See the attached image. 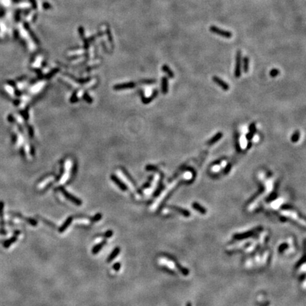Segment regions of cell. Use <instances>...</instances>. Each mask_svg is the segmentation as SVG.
<instances>
[{
  "instance_id": "9c48e42d",
  "label": "cell",
  "mask_w": 306,
  "mask_h": 306,
  "mask_svg": "<svg viewBox=\"0 0 306 306\" xmlns=\"http://www.w3.org/2000/svg\"><path fill=\"white\" fill-rule=\"evenodd\" d=\"M168 208H169L170 211H177V213H180V214H181L182 215H184L185 217H188V216H190V213H189L188 211H186V210H185V209L184 208H179V207L177 206H169Z\"/></svg>"
},
{
  "instance_id": "ba28073f",
  "label": "cell",
  "mask_w": 306,
  "mask_h": 306,
  "mask_svg": "<svg viewBox=\"0 0 306 306\" xmlns=\"http://www.w3.org/2000/svg\"><path fill=\"white\" fill-rule=\"evenodd\" d=\"M62 193H63L64 196H65L67 199H69L70 201H72V203H75L76 205H77V206H81L82 205V201H80L79 199H78L77 198L75 197L74 196L71 195L70 193H69L68 192H67L65 190H62Z\"/></svg>"
},
{
  "instance_id": "7c38bea8",
  "label": "cell",
  "mask_w": 306,
  "mask_h": 306,
  "mask_svg": "<svg viewBox=\"0 0 306 306\" xmlns=\"http://www.w3.org/2000/svg\"><path fill=\"white\" fill-rule=\"evenodd\" d=\"M72 221V217H69V218L65 220V222H64L63 225L60 227L59 229L60 232H62L65 231V230L68 227L70 226V225L71 224Z\"/></svg>"
},
{
  "instance_id": "e0dca14e",
  "label": "cell",
  "mask_w": 306,
  "mask_h": 306,
  "mask_svg": "<svg viewBox=\"0 0 306 306\" xmlns=\"http://www.w3.org/2000/svg\"><path fill=\"white\" fill-rule=\"evenodd\" d=\"M106 243V242H101L99 243V244H98V245H95L94 247H93V249H92V253H93L94 254H97L98 252H99L100 250L101 249V248L103 247H104V244Z\"/></svg>"
},
{
  "instance_id": "9a60e30c",
  "label": "cell",
  "mask_w": 306,
  "mask_h": 306,
  "mask_svg": "<svg viewBox=\"0 0 306 306\" xmlns=\"http://www.w3.org/2000/svg\"><path fill=\"white\" fill-rule=\"evenodd\" d=\"M24 27H25V28L26 29V31H27L29 33L30 36H31V37L33 39V41H35V42L38 43V39H37L36 36H35V34H34L31 31V28H30L29 24H28V23H24Z\"/></svg>"
},
{
  "instance_id": "3957f363",
  "label": "cell",
  "mask_w": 306,
  "mask_h": 306,
  "mask_svg": "<svg viewBox=\"0 0 306 306\" xmlns=\"http://www.w3.org/2000/svg\"><path fill=\"white\" fill-rule=\"evenodd\" d=\"M209 30L213 33L216 34L218 36H220L223 37V38H230L232 36V33L231 32L220 29V28H219L217 26H211V27L209 28Z\"/></svg>"
},
{
  "instance_id": "8992f818",
  "label": "cell",
  "mask_w": 306,
  "mask_h": 306,
  "mask_svg": "<svg viewBox=\"0 0 306 306\" xmlns=\"http://www.w3.org/2000/svg\"><path fill=\"white\" fill-rule=\"evenodd\" d=\"M213 81L215 82V83H216V84H218V86H220L223 90L227 91L229 89V85H228V84L226 83L225 82H224L222 79H221L220 78L217 77V76H214V77H213Z\"/></svg>"
},
{
  "instance_id": "74e56055",
  "label": "cell",
  "mask_w": 306,
  "mask_h": 306,
  "mask_svg": "<svg viewBox=\"0 0 306 306\" xmlns=\"http://www.w3.org/2000/svg\"><path fill=\"white\" fill-rule=\"evenodd\" d=\"M186 306H191V303H187Z\"/></svg>"
},
{
  "instance_id": "f1b7e54d",
  "label": "cell",
  "mask_w": 306,
  "mask_h": 306,
  "mask_svg": "<svg viewBox=\"0 0 306 306\" xmlns=\"http://www.w3.org/2000/svg\"><path fill=\"white\" fill-rule=\"evenodd\" d=\"M231 167H232V164L230 163H229L226 166V167L224 169V173L225 174H227V173L229 172L230 170V169H231Z\"/></svg>"
},
{
  "instance_id": "52a82bcc",
  "label": "cell",
  "mask_w": 306,
  "mask_h": 306,
  "mask_svg": "<svg viewBox=\"0 0 306 306\" xmlns=\"http://www.w3.org/2000/svg\"><path fill=\"white\" fill-rule=\"evenodd\" d=\"M259 230H251V231L247 232L243 234H237L234 235V238L237 239V240H244V239H248L249 237H251L254 235L256 231H259Z\"/></svg>"
},
{
  "instance_id": "277c9868",
  "label": "cell",
  "mask_w": 306,
  "mask_h": 306,
  "mask_svg": "<svg viewBox=\"0 0 306 306\" xmlns=\"http://www.w3.org/2000/svg\"><path fill=\"white\" fill-rule=\"evenodd\" d=\"M252 242L251 240H242L240 241L239 242L235 243L232 245H230L227 247V251H230V252H234L235 250H238V249L242 248L246 245H249V243Z\"/></svg>"
},
{
  "instance_id": "ffe728a7",
  "label": "cell",
  "mask_w": 306,
  "mask_h": 306,
  "mask_svg": "<svg viewBox=\"0 0 306 306\" xmlns=\"http://www.w3.org/2000/svg\"><path fill=\"white\" fill-rule=\"evenodd\" d=\"M300 139V132L299 130H296L294 132L291 137V141L293 143H297Z\"/></svg>"
},
{
  "instance_id": "484cf974",
  "label": "cell",
  "mask_w": 306,
  "mask_h": 306,
  "mask_svg": "<svg viewBox=\"0 0 306 306\" xmlns=\"http://www.w3.org/2000/svg\"><path fill=\"white\" fill-rule=\"evenodd\" d=\"M52 179H53L52 177H49V178H48V179H47V180H46V181H45H45H43V182H42V183H41V184L39 185V186H40L41 188H43V186H45V184H48V182H50V180H52Z\"/></svg>"
},
{
  "instance_id": "f546056e",
  "label": "cell",
  "mask_w": 306,
  "mask_h": 306,
  "mask_svg": "<svg viewBox=\"0 0 306 306\" xmlns=\"http://www.w3.org/2000/svg\"><path fill=\"white\" fill-rule=\"evenodd\" d=\"M113 269L115 270V271H119L120 269V263H116L113 266Z\"/></svg>"
},
{
  "instance_id": "83f0119b",
  "label": "cell",
  "mask_w": 306,
  "mask_h": 306,
  "mask_svg": "<svg viewBox=\"0 0 306 306\" xmlns=\"http://www.w3.org/2000/svg\"><path fill=\"white\" fill-rule=\"evenodd\" d=\"M77 222H80V223H84V224H89V222H90V221L89 220H87V219H81V218H79L78 220H77Z\"/></svg>"
},
{
  "instance_id": "5b68a950",
  "label": "cell",
  "mask_w": 306,
  "mask_h": 306,
  "mask_svg": "<svg viewBox=\"0 0 306 306\" xmlns=\"http://www.w3.org/2000/svg\"><path fill=\"white\" fill-rule=\"evenodd\" d=\"M241 75V52L238 50L236 55V64L235 70V76L237 78L240 77Z\"/></svg>"
},
{
  "instance_id": "4fadbf2b",
  "label": "cell",
  "mask_w": 306,
  "mask_h": 306,
  "mask_svg": "<svg viewBox=\"0 0 306 306\" xmlns=\"http://www.w3.org/2000/svg\"><path fill=\"white\" fill-rule=\"evenodd\" d=\"M120 250L119 247H116V248H115V249H113V252H111V254L109 255V258L107 259V261H108V262H111V261L113 260V259L117 256V255L120 253Z\"/></svg>"
},
{
  "instance_id": "d4e9b609",
  "label": "cell",
  "mask_w": 306,
  "mask_h": 306,
  "mask_svg": "<svg viewBox=\"0 0 306 306\" xmlns=\"http://www.w3.org/2000/svg\"><path fill=\"white\" fill-rule=\"evenodd\" d=\"M78 32H79V34L80 36L82 37V38H84V28L82 27V26H79V28H78Z\"/></svg>"
},
{
  "instance_id": "cb8c5ba5",
  "label": "cell",
  "mask_w": 306,
  "mask_h": 306,
  "mask_svg": "<svg viewBox=\"0 0 306 306\" xmlns=\"http://www.w3.org/2000/svg\"><path fill=\"white\" fill-rule=\"evenodd\" d=\"M101 217H102L100 213H98V214L95 215L93 218H92V220H93L94 222H97V221H99V220L101 219Z\"/></svg>"
},
{
  "instance_id": "5bb4252c",
  "label": "cell",
  "mask_w": 306,
  "mask_h": 306,
  "mask_svg": "<svg viewBox=\"0 0 306 306\" xmlns=\"http://www.w3.org/2000/svg\"><path fill=\"white\" fill-rule=\"evenodd\" d=\"M162 93L166 94L168 92V79L167 77H162Z\"/></svg>"
},
{
  "instance_id": "8d00e7d4",
  "label": "cell",
  "mask_w": 306,
  "mask_h": 306,
  "mask_svg": "<svg viewBox=\"0 0 306 306\" xmlns=\"http://www.w3.org/2000/svg\"><path fill=\"white\" fill-rule=\"evenodd\" d=\"M269 303H266L264 304V305L263 306H269Z\"/></svg>"
},
{
  "instance_id": "d6986e66",
  "label": "cell",
  "mask_w": 306,
  "mask_h": 306,
  "mask_svg": "<svg viewBox=\"0 0 306 306\" xmlns=\"http://www.w3.org/2000/svg\"><path fill=\"white\" fill-rule=\"evenodd\" d=\"M112 179H113V181H115V183H116V184H117V185H118V186H119V187H120V188H121L123 191H125L126 189H127V187H126V186H125V184H123V183H121L120 180H118L117 178H116L115 177H112Z\"/></svg>"
},
{
  "instance_id": "ac0fdd59",
  "label": "cell",
  "mask_w": 306,
  "mask_h": 306,
  "mask_svg": "<svg viewBox=\"0 0 306 306\" xmlns=\"http://www.w3.org/2000/svg\"><path fill=\"white\" fill-rule=\"evenodd\" d=\"M243 62V70L247 73L249 70V58L248 57H245L242 60Z\"/></svg>"
},
{
  "instance_id": "7a4b0ae2",
  "label": "cell",
  "mask_w": 306,
  "mask_h": 306,
  "mask_svg": "<svg viewBox=\"0 0 306 306\" xmlns=\"http://www.w3.org/2000/svg\"><path fill=\"white\" fill-rule=\"evenodd\" d=\"M281 214L283 216L285 217H288V218L292 219V220L296 221L298 222L300 225H302L303 226H305V222L303 218H302L295 211H291V210H288V209H285L281 212Z\"/></svg>"
},
{
  "instance_id": "836d02e7",
  "label": "cell",
  "mask_w": 306,
  "mask_h": 306,
  "mask_svg": "<svg viewBox=\"0 0 306 306\" xmlns=\"http://www.w3.org/2000/svg\"><path fill=\"white\" fill-rule=\"evenodd\" d=\"M253 135H254V133H252V132H249V133L247 134V140H251V139L253 138Z\"/></svg>"
},
{
  "instance_id": "7402d4cb",
  "label": "cell",
  "mask_w": 306,
  "mask_h": 306,
  "mask_svg": "<svg viewBox=\"0 0 306 306\" xmlns=\"http://www.w3.org/2000/svg\"><path fill=\"white\" fill-rule=\"evenodd\" d=\"M16 240V237H12L11 239H10L9 240H7L4 243V247H8L9 246V245H11V244L13 242H14Z\"/></svg>"
},
{
  "instance_id": "30bf717a",
  "label": "cell",
  "mask_w": 306,
  "mask_h": 306,
  "mask_svg": "<svg viewBox=\"0 0 306 306\" xmlns=\"http://www.w3.org/2000/svg\"><path fill=\"white\" fill-rule=\"evenodd\" d=\"M222 133H221V132H218V133L215 134V135L213 136L212 138H211L210 140H208L207 141L206 144L208 145H213V144H215V143H217L219 140H220V139L222 138Z\"/></svg>"
},
{
  "instance_id": "603a6c76",
  "label": "cell",
  "mask_w": 306,
  "mask_h": 306,
  "mask_svg": "<svg viewBox=\"0 0 306 306\" xmlns=\"http://www.w3.org/2000/svg\"><path fill=\"white\" fill-rule=\"evenodd\" d=\"M279 74V70L277 69H273L270 71L269 75L271 77H276Z\"/></svg>"
},
{
  "instance_id": "1f68e13d",
  "label": "cell",
  "mask_w": 306,
  "mask_h": 306,
  "mask_svg": "<svg viewBox=\"0 0 306 306\" xmlns=\"http://www.w3.org/2000/svg\"><path fill=\"white\" fill-rule=\"evenodd\" d=\"M30 2H31V4L32 7H33V8L34 9H37V2H36V0H30Z\"/></svg>"
},
{
  "instance_id": "d590c367",
  "label": "cell",
  "mask_w": 306,
  "mask_h": 306,
  "mask_svg": "<svg viewBox=\"0 0 306 306\" xmlns=\"http://www.w3.org/2000/svg\"><path fill=\"white\" fill-rule=\"evenodd\" d=\"M251 145H252V143H251V142L249 141V144H248V145H247V148L249 149V148H250V147H251Z\"/></svg>"
},
{
  "instance_id": "4dcf8cb0",
  "label": "cell",
  "mask_w": 306,
  "mask_h": 306,
  "mask_svg": "<svg viewBox=\"0 0 306 306\" xmlns=\"http://www.w3.org/2000/svg\"><path fill=\"white\" fill-rule=\"evenodd\" d=\"M112 235H113V232L111 231V230H109V231H107L104 235L105 237L106 238L111 237H112Z\"/></svg>"
},
{
  "instance_id": "8fae6325",
  "label": "cell",
  "mask_w": 306,
  "mask_h": 306,
  "mask_svg": "<svg viewBox=\"0 0 306 306\" xmlns=\"http://www.w3.org/2000/svg\"><path fill=\"white\" fill-rule=\"evenodd\" d=\"M192 207L195 209L196 211H198V212H199V213H201V214H206V209L205 208H203V206H201L199 203H193Z\"/></svg>"
},
{
  "instance_id": "d6a6232c",
  "label": "cell",
  "mask_w": 306,
  "mask_h": 306,
  "mask_svg": "<svg viewBox=\"0 0 306 306\" xmlns=\"http://www.w3.org/2000/svg\"><path fill=\"white\" fill-rule=\"evenodd\" d=\"M3 207H4L3 202H0V217L1 218H2L3 215Z\"/></svg>"
},
{
  "instance_id": "6da1fadb",
  "label": "cell",
  "mask_w": 306,
  "mask_h": 306,
  "mask_svg": "<svg viewBox=\"0 0 306 306\" xmlns=\"http://www.w3.org/2000/svg\"><path fill=\"white\" fill-rule=\"evenodd\" d=\"M159 262L161 265L163 266L164 267H165L167 269L169 270V271H172V273L178 271L184 276L188 275V269L183 267L182 266L179 265V264H177L176 261H174V260H173L171 258L162 256V257L159 258Z\"/></svg>"
},
{
  "instance_id": "2e32d148",
  "label": "cell",
  "mask_w": 306,
  "mask_h": 306,
  "mask_svg": "<svg viewBox=\"0 0 306 306\" xmlns=\"http://www.w3.org/2000/svg\"><path fill=\"white\" fill-rule=\"evenodd\" d=\"M162 70H163L164 72L167 73L168 75V76H169L170 78H174V72H173L172 71V70H171L167 65H164L162 66Z\"/></svg>"
},
{
  "instance_id": "e575fe53",
  "label": "cell",
  "mask_w": 306,
  "mask_h": 306,
  "mask_svg": "<svg viewBox=\"0 0 306 306\" xmlns=\"http://www.w3.org/2000/svg\"><path fill=\"white\" fill-rule=\"evenodd\" d=\"M221 161H222V159H219V160H217V161L214 162L212 164H213V165H218V164H219L220 163V162Z\"/></svg>"
},
{
  "instance_id": "44dd1931",
  "label": "cell",
  "mask_w": 306,
  "mask_h": 306,
  "mask_svg": "<svg viewBox=\"0 0 306 306\" xmlns=\"http://www.w3.org/2000/svg\"><path fill=\"white\" fill-rule=\"evenodd\" d=\"M288 249H289V245H288V243H284V244H282V245H281L279 246V251L280 252H283V251H285V250H288Z\"/></svg>"
},
{
  "instance_id": "4316f807",
  "label": "cell",
  "mask_w": 306,
  "mask_h": 306,
  "mask_svg": "<svg viewBox=\"0 0 306 306\" xmlns=\"http://www.w3.org/2000/svg\"><path fill=\"white\" fill-rule=\"evenodd\" d=\"M43 7L44 9L48 10V9H51V8H52V6H51L48 2H44L43 4Z\"/></svg>"
}]
</instances>
